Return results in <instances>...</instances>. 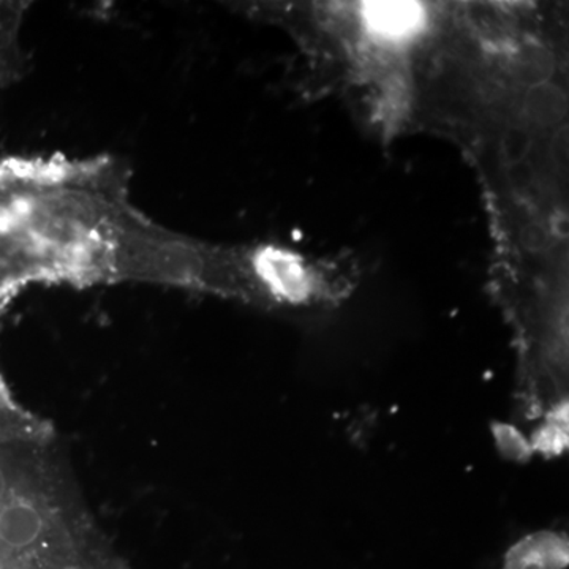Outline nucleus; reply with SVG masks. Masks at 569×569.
<instances>
[{"label":"nucleus","mask_w":569,"mask_h":569,"mask_svg":"<svg viewBox=\"0 0 569 569\" xmlns=\"http://www.w3.org/2000/svg\"><path fill=\"white\" fill-rule=\"evenodd\" d=\"M568 441V407L559 408L548 415V422L542 425L535 436V449L548 456L563 451Z\"/></svg>","instance_id":"obj_3"},{"label":"nucleus","mask_w":569,"mask_h":569,"mask_svg":"<svg viewBox=\"0 0 569 569\" xmlns=\"http://www.w3.org/2000/svg\"><path fill=\"white\" fill-rule=\"evenodd\" d=\"M568 541L563 535H533L523 539L509 556L508 569H556L567 561Z\"/></svg>","instance_id":"obj_2"},{"label":"nucleus","mask_w":569,"mask_h":569,"mask_svg":"<svg viewBox=\"0 0 569 569\" xmlns=\"http://www.w3.org/2000/svg\"><path fill=\"white\" fill-rule=\"evenodd\" d=\"M29 7V2H0V89L21 81L28 73L21 29Z\"/></svg>","instance_id":"obj_1"},{"label":"nucleus","mask_w":569,"mask_h":569,"mask_svg":"<svg viewBox=\"0 0 569 569\" xmlns=\"http://www.w3.org/2000/svg\"><path fill=\"white\" fill-rule=\"evenodd\" d=\"M496 438L500 451L511 459H527L530 452L533 451L515 427L497 426Z\"/></svg>","instance_id":"obj_4"}]
</instances>
